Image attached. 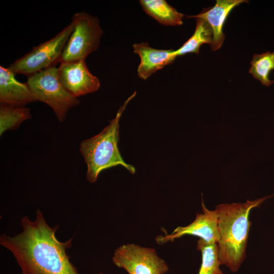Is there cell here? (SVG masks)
I'll return each mask as SVG.
<instances>
[{
	"label": "cell",
	"mask_w": 274,
	"mask_h": 274,
	"mask_svg": "<svg viewBox=\"0 0 274 274\" xmlns=\"http://www.w3.org/2000/svg\"><path fill=\"white\" fill-rule=\"evenodd\" d=\"M20 222V233L0 237L1 245L15 258L20 274H79L66 253L72 239L59 241L56 236L58 227L49 226L40 210L35 221L25 216Z\"/></svg>",
	"instance_id": "cell-1"
},
{
	"label": "cell",
	"mask_w": 274,
	"mask_h": 274,
	"mask_svg": "<svg viewBox=\"0 0 274 274\" xmlns=\"http://www.w3.org/2000/svg\"><path fill=\"white\" fill-rule=\"evenodd\" d=\"M265 196L244 203H222L216 206L218 214V257L220 265H226L232 272H236L246 256V247L250 228L251 211L259 207Z\"/></svg>",
	"instance_id": "cell-2"
},
{
	"label": "cell",
	"mask_w": 274,
	"mask_h": 274,
	"mask_svg": "<svg viewBox=\"0 0 274 274\" xmlns=\"http://www.w3.org/2000/svg\"><path fill=\"white\" fill-rule=\"evenodd\" d=\"M135 94L134 92L125 100L115 117L100 133L81 143L79 150L87 166L86 178L89 182H96L102 170L117 165L124 167L132 174L135 173L134 167L126 163L122 158L118 143L120 118Z\"/></svg>",
	"instance_id": "cell-3"
},
{
	"label": "cell",
	"mask_w": 274,
	"mask_h": 274,
	"mask_svg": "<svg viewBox=\"0 0 274 274\" xmlns=\"http://www.w3.org/2000/svg\"><path fill=\"white\" fill-rule=\"evenodd\" d=\"M26 83L37 100L52 109L59 122L64 120L71 108L80 104L61 83L55 65L27 76Z\"/></svg>",
	"instance_id": "cell-4"
},
{
	"label": "cell",
	"mask_w": 274,
	"mask_h": 274,
	"mask_svg": "<svg viewBox=\"0 0 274 274\" xmlns=\"http://www.w3.org/2000/svg\"><path fill=\"white\" fill-rule=\"evenodd\" d=\"M74 27L58 62L85 60L98 48L103 33L98 19L85 11L75 14Z\"/></svg>",
	"instance_id": "cell-5"
},
{
	"label": "cell",
	"mask_w": 274,
	"mask_h": 274,
	"mask_svg": "<svg viewBox=\"0 0 274 274\" xmlns=\"http://www.w3.org/2000/svg\"><path fill=\"white\" fill-rule=\"evenodd\" d=\"M74 27V23L72 20L55 36L34 47L8 67L16 74L27 76L56 65Z\"/></svg>",
	"instance_id": "cell-6"
},
{
	"label": "cell",
	"mask_w": 274,
	"mask_h": 274,
	"mask_svg": "<svg viewBox=\"0 0 274 274\" xmlns=\"http://www.w3.org/2000/svg\"><path fill=\"white\" fill-rule=\"evenodd\" d=\"M112 261L128 274H165L169 267L153 248L134 244L123 245L115 251Z\"/></svg>",
	"instance_id": "cell-7"
},
{
	"label": "cell",
	"mask_w": 274,
	"mask_h": 274,
	"mask_svg": "<svg viewBox=\"0 0 274 274\" xmlns=\"http://www.w3.org/2000/svg\"><path fill=\"white\" fill-rule=\"evenodd\" d=\"M58 71L61 83L75 97L94 92L100 87L99 79L90 72L85 60L61 62Z\"/></svg>",
	"instance_id": "cell-8"
},
{
	"label": "cell",
	"mask_w": 274,
	"mask_h": 274,
	"mask_svg": "<svg viewBox=\"0 0 274 274\" xmlns=\"http://www.w3.org/2000/svg\"><path fill=\"white\" fill-rule=\"evenodd\" d=\"M203 213L197 214L193 222L184 227H177L172 233L159 235L156 241L158 244L173 242L175 239L185 235L196 236L209 243L218 244L220 235L218 229V214L216 210H208L202 199Z\"/></svg>",
	"instance_id": "cell-9"
},
{
	"label": "cell",
	"mask_w": 274,
	"mask_h": 274,
	"mask_svg": "<svg viewBox=\"0 0 274 274\" xmlns=\"http://www.w3.org/2000/svg\"><path fill=\"white\" fill-rule=\"evenodd\" d=\"M247 2L248 1L245 0H217L214 6L204 8L198 14L187 16V18L202 19L209 24L213 34L211 49L216 51L221 47L224 41L223 28L229 14L235 7Z\"/></svg>",
	"instance_id": "cell-10"
},
{
	"label": "cell",
	"mask_w": 274,
	"mask_h": 274,
	"mask_svg": "<svg viewBox=\"0 0 274 274\" xmlns=\"http://www.w3.org/2000/svg\"><path fill=\"white\" fill-rule=\"evenodd\" d=\"M15 75L8 67L0 66L1 104L24 107L37 100L27 83L18 81Z\"/></svg>",
	"instance_id": "cell-11"
},
{
	"label": "cell",
	"mask_w": 274,
	"mask_h": 274,
	"mask_svg": "<svg viewBox=\"0 0 274 274\" xmlns=\"http://www.w3.org/2000/svg\"><path fill=\"white\" fill-rule=\"evenodd\" d=\"M133 48L134 52L140 57L138 75L143 80H146L158 70L172 63L177 57L175 50L154 49L147 43H135Z\"/></svg>",
	"instance_id": "cell-12"
},
{
	"label": "cell",
	"mask_w": 274,
	"mask_h": 274,
	"mask_svg": "<svg viewBox=\"0 0 274 274\" xmlns=\"http://www.w3.org/2000/svg\"><path fill=\"white\" fill-rule=\"evenodd\" d=\"M140 3L148 15L161 24L169 26L183 24L184 15L164 0H141Z\"/></svg>",
	"instance_id": "cell-13"
},
{
	"label": "cell",
	"mask_w": 274,
	"mask_h": 274,
	"mask_svg": "<svg viewBox=\"0 0 274 274\" xmlns=\"http://www.w3.org/2000/svg\"><path fill=\"white\" fill-rule=\"evenodd\" d=\"M196 25L194 33L180 48L175 50L177 56L188 53L198 54L202 44L211 45L213 37L211 27L205 20L200 18H196Z\"/></svg>",
	"instance_id": "cell-14"
},
{
	"label": "cell",
	"mask_w": 274,
	"mask_h": 274,
	"mask_svg": "<svg viewBox=\"0 0 274 274\" xmlns=\"http://www.w3.org/2000/svg\"><path fill=\"white\" fill-rule=\"evenodd\" d=\"M31 118L29 109L1 104L0 135L7 130L17 129L24 121Z\"/></svg>",
	"instance_id": "cell-15"
},
{
	"label": "cell",
	"mask_w": 274,
	"mask_h": 274,
	"mask_svg": "<svg viewBox=\"0 0 274 274\" xmlns=\"http://www.w3.org/2000/svg\"><path fill=\"white\" fill-rule=\"evenodd\" d=\"M250 64L249 72L255 79L266 86L274 83V80L269 79L270 72L274 70V51L254 54Z\"/></svg>",
	"instance_id": "cell-16"
},
{
	"label": "cell",
	"mask_w": 274,
	"mask_h": 274,
	"mask_svg": "<svg viewBox=\"0 0 274 274\" xmlns=\"http://www.w3.org/2000/svg\"><path fill=\"white\" fill-rule=\"evenodd\" d=\"M197 249L201 252L202 257L198 274H224L219 268L217 243H209L199 238Z\"/></svg>",
	"instance_id": "cell-17"
}]
</instances>
